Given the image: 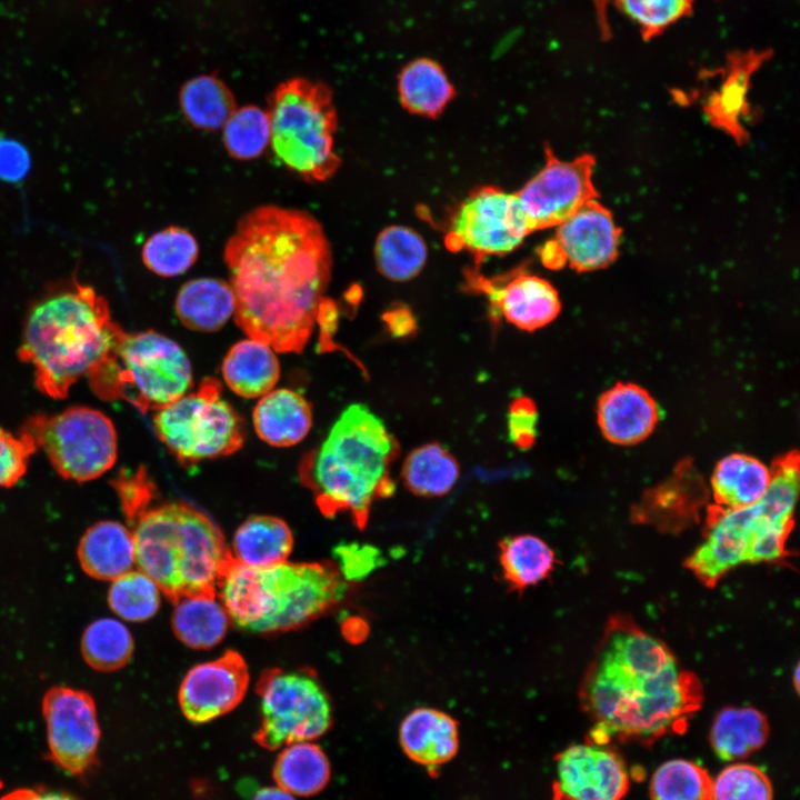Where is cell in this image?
Segmentation results:
<instances>
[{"mask_svg":"<svg viewBox=\"0 0 800 800\" xmlns=\"http://www.w3.org/2000/svg\"><path fill=\"white\" fill-rule=\"evenodd\" d=\"M223 260L234 320L278 352H301L323 311L332 257L320 222L292 208L260 206L244 214Z\"/></svg>","mask_w":800,"mask_h":800,"instance_id":"6da1fadb","label":"cell"},{"mask_svg":"<svg viewBox=\"0 0 800 800\" xmlns=\"http://www.w3.org/2000/svg\"><path fill=\"white\" fill-rule=\"evenodd\" d=\"M593 722L587 741L651 746L686 731L702 702L699 680L682 670L667 646L634 622H608L579 690Z\"/></svg>","mask_w":800,"mask_h":800,"instance_id":"7a4b0ae2","label":"cell"},{"mask_svg":"<svg viewBox=\"0 0 800 800\" xmlns=\"http://www.w3.org/2000/svg\"><path fill=\"white\" fill-rule=\"evenodd\" d=\"M126 331L108 301L76 279L50 287L30 307L19 359L32 368L39 391L63 399L114 351Z\"/></svg>","mask_w":800,"mask_h":800,"instance_id":"3957f363","label":"cell"},{"mask_svg":"<svg viewBox=\"0 0 800 800\" xmlns=\"http://www.w3.org/2000/svg\"><path fill=\"white\" fill-rule=\"evenodd\" d=\"M398 452L384 422L366 404L352 403L303 457L299 474L324 516L347 512L363 528L373 502L394 491L389 467Z\"/></svg>","mask_w":800,"mask_h":800,"instance_id":"277c9868","label":"cell"},{"mask_svg":"<svg viewBox=\"0 0 800 800\" xmlns=\"http://www.w3.org/2000/svg\"><path fill=\"white\" fill-rule=\"evenodd\" d=\"M348 589L333 564L287 560L254 569L230 561L216 592L237 628L274 633L317 619L341 602Z\"/></svg>","mask_w":800,"mask_h":800,"instance_id":"5b68a950","label":"cell"},{"mask_svg":"<svg viewBox=\"0 0 800 800\" xmlns=\"http://www.w3.org/2000/svg\"><path fill=\"white\" fill-rule=\"evenodd\" d=\"M128 517L136 567L172 599L216 590L231 561L228 544L210 517L182 501L150 504Z\"/></svg>","mask_w":800,"mask_h":800,"instance_id":"8992f818","label":"cell"},{"mask_svg":"<svg viewBox=\"0 0 800 800\" xmlns=\"http://www.w3.org/2000/svg\"><path fill=\"white\" fill-rule=\"evenodd\" d=\"M798 461L797 453L777 461L770 486L756 503L711 509L704 540L686 562L703 583L716 584L742 563L774 561L786 554L799 490Z\"/></svg>","mask_w":800,"mask_h":800,"instance_id":"52a82bcc","label":"cell"},{"mask_svg":"<svg viewBox=\"0 0 800 800\" xmlns=\"http://www.w3.org/2000/svg\"><path fill=\"white\" fill-rule=\"evenodd\" d=\"M266 110L271 149L288 169L308 182L326 181L337 172L341 163L333 149L338 116L327 84L288 79L271 92Z\"/></svg>","mask_w":800,"mask_h":800,"instance_id":"ba28073f","label":"cell"},{"mask_svg":"<svg viewBox=\"0 0 800 800\" xmlns=\"http://www.w3.org/2000/svg\"><path fill=\"white\" fill-rule=\"evenodd\" d=\"M102 400H126L146 413L192 387L191 362L179 343L153 330L124 333L111 356L88 378Z\"/></svg>","mask_w":800,"mask_h":800,"instance_id":"9c48e42d","label":"cell"},{"mask_svg":"<svg viewBox=\"0 0 800 800\" xmlns=\"http://www.w3.org/2000/svg\"><path fill=\"white\" fill-rule=\"evenodd\" d=\"M153 428L159 440L182 466L230 456L246 438L242 418L222 397L220 382L204 378L196 391L156 411Z\"/></svg>","mask_w":800,"mask_h":800,"instance_id":"30bf717a","label":"cell"},{"mask_svg":"<svg viewBox=\"0 0 800 800\" xmlns=\"http://www.w3.org/2000/svg\"><path fill=\"white\" fill-rule=\"evenodd\" d=\"M42 450L57 473L76 482L94 480L110 470L118 456L116 428L104 413L71 407L58 413H38L20 429Z\"/></svg>","mask_w":800,"mask_h":800,"instance_id":"8fae6325","label":"cell"},{"mask_svg":"<svg viewBox=\"0 0 800 800\" xmlns=\"http://www.w3.org/2000/svg\"><path fill=\"white\" fill-rule=\"evenodd\" d=\"M258 694L261 723L256 740L263 748L313 741L331 726L329 696L311 671H269L259 682Z\"/></svg>","mask_w":800,"mask_h":800,"instance_id":"7c38bea8","label":"cell"},{"mask_svg":"<svg viewBox=\"0 0 800 800\" xmlns=\"http://www.w3.org/2000/svg\"><path fill=\"white\" fill-rule=\"evenodd\" d=\"M531 233L514 193L496 187L473 190L449 221L444 244L469 251L479 264L486 257L517 249Z\"/></svg>","mask_w":800,"mask_h":800,"instance_id":"4fadbf2b","label":"cell"},{"mask_svg":"<svg viewBox=\"0 0 800 800\" xmlns=\"http://www.w3.org/2000/svg\"><path fill=\"white\" fill-rule=\"evenodd\" d=\"M543 168L519 191L518 204L531 232L557 227L599 193L592 180L596 160L584 153L570 161L547 149Z\"/></svg>","mask_w":800,"mask_h":800,"instance_id":"5bb4252c","label":"cell"},{"mask_svg":"<svg viewBox=\"0 0 800 800\" xmlns=\"http://www.w3.org/2000/svg\"><path fill=\"white\" fill-rule=\"evenodd\" d=\"M41 707L51 761L72 776L87 773L97 763L101 737L91 694L57 686L44 693Z\"/></svg>","mask_w":800,"mask_h":800,"instance_id":"9a60e30c","label":"cell"},{"mask_svg":"<svg viewBox=\"0 0 800 800\" xmlns=\"http://www.w3.org/2000/svg\"><path fill=\"white\" fill-rule=\"evenodd\" d=\"M621 229L609 209L598 199L580 207L540 249L542 263L550 269L569 266L589 272L610 266L619 254Z\"/></svg>","mask_w":800,"mask_h":800,"instance_id":"2e32d148","label":"cell"},{"mask_svg":"<svg viewBox=\"0 0 800 800\" xmlns=\"http://www.w3.org/2000/svg\"><path fill=\"white\" fill-rule=\"evenodd\" d=\"M630 779L624 761L609 744H572L556 757L552 800H622Z\"/></svg>","mask_w":800,"mask_h":800,"instance_id":"e0dca14e","label":"cell"},{"mask_svg":"<svg viewBox=\"0 0 800 800\" xmlns=\"http://www.w3.org/2000/svg\"><path fill=\"white\" fill-rule=\"evenodd\" d=\"M466 277L470 288L488 297L491 310L518 329L543 328L560 312L561 302L554 287L523 269L497 278L470 270Z\"/></svg>","mask_w":800,"mask_h":800,"instance_id":"ac0fdd59","label":"cell"},{"mask_svg":"<svg viewBox=\"0 0 800 800\" xmlns=\"http://www.w3.org/2000/svg\"><path fill=\"white\" fill-rule=\"evenodd\" d=\"M249 684L244 660L233 651L200 662L182 678L178 701L183 716L193 723H206L232 711Z\"/></svg>","mask_w":800,"mask_h":800,"instance_id":"d6986e66","label":"cell"},{"mask_svg":"<svg viewBox=\"0 0 800 800\" xmlns=\"http://www.w3.org/2000/svg\"><path fill=\"white\" fill-rule=\"evenodd\" d=\"M597 421L603 437L620 446L648 438L659 421L656 400L634 383H617L600 397Z\"/></svg>","mask_w":800,"mask_h":800,"instance_id":"ffe728a7","label":"cell"},{"mask_svg":"<svg viewBox=\"0 0 800 800\" xmlns=\"http://www.w3.org/2000/svg\"><path fill=\"white\" fill-rule=\"evenodd\" d=\"M399 741L413 762L436 771L458 752V722L441 710L420 707L403 718Z\"/></svg>","mask_w":800,"mask_h":800,"instance_id":"44dd1931","label":"cell"},{"mask_svg":"<svg viewBox=\"0 0 800 800\" xmlns=\"http://www.w3.org/2000/svg\"><path fill=\"white\" fill-rule=\"evenodd\" d=\"M77 553L81 569L97 580L112 581L136 567L132 531L118 521L103 520L89 527Z\"/></svg>","mask_w":800,"mask_h":800,"instance_id":"7402d4cb","label":"cell"},{"mask_svg":"<svg viewBox=\"0 0 800 800\" xmlns=\"http://www.w3.org/2000/svg\"><path fill=\"white\" fill-rule=\"evenodd\" d=\"M258 437L272 447L301 442L312 426V409L299 392L281 388L262 396L252 412Z\"/></svg>","mask_w":800,"mask_h":800,"instance_id":"603a6c76","label":"cell"},{"mask_svg":"<svg viewBox=\"0 0 800 800\" xmlns=\"http://www.w3.org/2000/svg\"><path fill=\"white\" fill-rule=\"evenodd\" d=\"M173 600L171 626L184 646L208 650L226 638L232 623L216 590L184 593Z\"/></svg>","mask_w":800,"mask_h":800,"instance_id":"cb8c5ba5","label":"cell"},{"mask_svg":"<svg viewBox=\"0 0 800 800\" xmlns=\"http://www.w3.org/2000/svg\"><path fill=\"white\" fill-rule=\"evenodd\" d=\"M221 372L226 384L236 394L256 399L274 389L280 377V363L269 344L248 337L228 350Z\"/></svg>","mask_w":800,"mask_h":800,"instance_id":"d4e9b609","label":"cell"},{"mask_svg":"<svg viewBox=\"0 0 800 800\" xmlns=\"http://www.w3.org/2000/svg\"><path fill=\"white\" fill-rule=\"evenodd\" d=\"M293 534L287 522L273 516H251L234 531L229 554L231 561L254 569L288 560Z\"/></svg>","mask_w":800,"mask_h":800,"instance_id":"484cf974","label":"cell"},{"mask_svg":"<svg viewBox=\"0 0 800 800\" xmlns=\"http://www.w3.org/2000/svg\"><path fill=\"white\" fill-rule=\"evenodd\" d=\"M764 54L747 53L731 59L728 72L719 89L711 93L703 111L710 123L728 133L738 143L747 140L742 119L748 112V90L753 71Z\"/></svg>","mask_w":800,"mask_h":800,"instance_id":"4316f807","label":"cell"},{"mask_svg":"<svg viewBox=\"0 0 800 800\" xmlns=\"http://www.w3.org/2000/svg\"><path fill=\"white\" fill-rule=\"evenodd\" d=\"M234 296L229 282L219 278H197L183 283L174 308L180 322L199 332L220 330L234 313Z\"/></svg>","mask_w":800,"mask_h":800,"instance_id":"83f0119b","label":"cell"},{"mask_svg":"<svg viewBox=\"0 0 800 800\" xmlns=\"http://www.w3.org/2000/svg\"><path fill=\"white\" fill-rule=\"evenodd\" d=\"M772 469L744 453L722 458L711 476V491L721 508H742L759 501L768 490Z\"/></svg>","mask_w":800,"mask_h":800,"instance_id":"f1b7e54d","label":"cell"},{"mask_svg":"<svg viewBox=\"0 0 800 800\" xmlns=\"http://www.w3.org/2000/svg\"><path fill=\"white\" fill-rule=\"evenodd\" d=\"M770 727L766 716L751 707H728L714 718L710 743L716 754L726 761L749 757L764 746Z\"/></svg>","mask_w":800,"mask_h":800,"instance_id":"f546056e","label":"cell"},{"mask_svg":"<svg viewBox=\"0 0 800 800\" xmlns=\"http://www.w3.org/2000/svg\"><path fill=\"white\" fill-rule=\"evenodd\" d=\"M499 563L507 584L514 591H523L551 574L556 556L544 540L523 533L500 541Z\"/></svg>","mask_w":800,"mask_h":800,"instance_id":"4dcf8cb0","label":"cell"},{"mask_svg":"<svg viewBox=\"0 0 800 800\" xmlns=\"http://www.w3.org/2000/svg\"><path fill=\"white\" fill-rule=\"evenodd\" d=\"M460 466L441 443L429 442L413 449L404 459L401 478L406 488L423 498L447 494L457 483Z\"/></svg>","mask_w":800,"mask_h":800,"instance_id":"1f68e13d","label":"cell"},{"mask_svg":"<svg viewBox=\"0 0 800 800\" xmlns=\"http://www.w3.org/2000/svg\"><path fill=\"white\" fill-rule=\"evenodd\" d=\"M398 91L404 109L429 118L438 117L454 96L443 69L427 58L411 61L402 69Z\"/></svg>","mask_w":800,"mask_h":800,"instance_id":"d6a6232c","label":"cell"},{"mask_svg":"<svg viewBox=\"0 0 800 800\" xmlns=\"http://www.w3.org/2000/svg\"><path fill=\"white\" fill-rule=\"evenodd\" d=\"M330 763L313 741L288 744L279 753L273 769L277 786L294 797H310L324 789L330 779Z\"/></svg>","mask_w":800,"mask_h":800,"instance_id":"836d02e7","label":"cell"},{"mask_svg":"<svg viewBox=\"0 0 800 800\" xmlns=\"http://www.w3.org/2000/svg\"><path fill=\"white\" fill-rule=\"evenodd\" d=\"M179 104L186 120L196 129H221L237 109L232 91L216 74H201L183 83Z\"/></svg>","mask_w":800,"mask_h":800,"instance_id":"e575fe53","label":"cell"},{"mask_svg":"<svg viewBox=\"0 0 800 800\" xmlns=\"http://www.w3.org/2000/svg\"><path fill=\"white\" fill-rule=\"evenodd\" d=\"M379 272L392 281H408L422 270L427 246L419 233L403 226L382 230L374 244Z\"/></svg>","mask_w":800,"mask_h":800,"instance_id":"d590c367","label":"cell"},{"mask_svg":"<svg viewBox=\"0 0 800 800\" xmlns=\"http://www.w3.org/2000/svg\"><path fill=\"white\" fill-rule=\"evenodd\" d=\"M80 648L89 667L98 671L111 672L129 662L134 642L122 620L101 618L86 628Z\"/></svg>","mask_w":800,"mask_h":800,"instance_id":"8d00e7d4","label":"cell"},{"mask_svg":"<svg viewBox=\"0 0 800 800\" xmlns=\"http://www.w3.org/2000/svg\"><path fill=\"white\" fill-rule=\"evenodd\" d=\"M163 594L159 584L137 568L110 581L107 600L120 620L144 622L157 614Z\"/></svg>","mask_w":800,"mask_h":800,"instance_id":"74e56055","label":"cell"},{"mask_svg":"<svg viewBox=\"0 0 800 800\" xmlns=\"http://www.w3.org/2000/svg\"><path fill=\"white\" fill-rule=\"evenodd\" d=\"M199 244L186 229L170 226L151 234L142 246L144 266L154 274L171 278L187 272L197 261Z\"/></svg>","mask_w":800,"mask_h":800,"instance_id":"f35d334b","label":"cell"},{"mask_svg":"<svg viewBox=\"0 0 800 800\" xmlns=\"http://www.w3.org/2000/svg\"><path fill=\"white\" fill-rule=\"evenodd\" d=\"M713 779L700 764L672 759L653 772L649 794L651 800H712Z\"/></svg>","mask_w":800,"mask_h":800,"instance_id":"ab89813d","label":"cell"},{"mask_svg":"<svg viewBox=\"0 0 800 800\" xmlns=\"http://www.w3.org/2000/svg\"><path fill=\"white\" fill-rule=\"evenodd\" d=\"M222 142L233 159L248 161L260 157L270 144L267 110L253 104L237 108L222 127Z\"/></svg>","mask_w":800,"mask_h":800,"instance_id":"60d3db41","label":"cell"},{"mask_svg":"<svg viewBox=\"0 0 800 800\" xmlns=\"http://www.w3.org/2000/svg\"><path fill=\"white\" fill-rule=\"evenodd\" d=\"M712 800H773L767 773L750 763H732L712 782Z\"/></svg>","mask_w":800,"mask_h":800,"instance_id":"b9f144b4","label":"cell"},{"mask_svg":"<svg viewBox=\"0 0 800 800\" xmlns=\"http://www.w3.org/2000/svg\"><path fill=\"white\" fill-rule=\"evenodd\" d=\"M693 0H616L619 9L634 21L646 39L658 36L692 10Z\"/></svg>","mask_w":800,"mask_h":800,"instance_id":"7bdbcfd3","label":"cell"},{"mask_svg":"<svg viewBox=\"0 0 800 800\" xmlns=\"http://www.w3.org/2000/svg\"><path fill=\"white\" fill-rule=\"evenodd\" d=\"M36 451L28 436H16L0 427V489L13 487L24 476Z\"/></svg>","mask_w":800,"mask_h":800,"instance_id":"ee69618b","label":"cell"},{"mask_svg":"<svg viewBox=\"0 0 800 800\" xmlns=\"http://www.w3.org/2000/svg\"><path fill=\"white\" fill-rule=\"evenodd\" d=\"M334 568L348 583L359 581L381 564L379 550L357 542L340 543L333 549Z\"/></svg>","mask_w":800,"mask_h":800,"instance_id":"f6af8a7d","label":"cell"},{"mask_svg":"<svg viewBox=\"0 0 800 800\" xmlns=\"http://www.w3.org/2000/svg\"><path fill=\"white\" fill-rule=\"evenodd\" d=\"M538 410L534 402L527 398H516L507 413L508 438L519 449L530 448L538 436Z\"/></svg>","mask_w":800,"mask_h":800,"instance_id":"bcb514c9","label":"cell"},{"mask_svg":"<svg viewBox=\"0 0 800 800\" xmlns=\"http://www.w3.org/2000/svg\"><path fill=\"white\" fill-rule=\"evenodd\" d=\"M30 156L18 141L0 138V179L8 182L22 180L30 169Z\"/></svg>","mask_w":800,"mask_h":800,"instance_id":"7dc6e473","label":"cell"},{"mask_svg":"<svg viewBox=\"0 0 800 800\" xmlns=\"http://www.w3.org/2000/svg\"><path fill=\"white\" fill-rule=\"evenodd\" d=\"M389 333L394 338H408L417 330V321L408 307L396 304L382 316Z\"/></svg>","mask_w":800,"mask_h":800,"instance_id":"c3c4849f","label":"cell"},{"mask_svg":"<svg viewBox=\"0 0 800 800\" xmlns=\"http://www.w3.org/2000/svg\"><path fill=\"white\" fill-rule=\"evenodd\" d=\"M0 800H78L68 792L44 788H19L3 794Z\"/></svg>","mask_w":800,"mask_h":800,"instance_id":"681fc988","label":"cell"},{"mask_svg":"<svg viewBox=\"0 0 800 800\" xmlns=\"http://www.w3.org/2000/svg\"><path fill=\"white\" fill-rule=\"evenodd\" d=\"M252 800H296V798L288 791L276 786L260 789L253 796Z\"/></svg>","mask_w":800,"mask_h":800,"instance_id":"f907efd6","label":"cell"},{"mask_svg":"<svg viewBox=\"0 0 800 800\" xmlns=\"http://www.w3.org/2000/svg\"><path fill=\"white\" fill-rule=\"evenodd\" d=\"M793 680H794V687H796V689L798 690V687H799V666H797L796 669H794Z\"/></svg>","mask_w":800,"mask_h":800,"instance_id":"816d5d0a","label":"cell"}]
</instances>
